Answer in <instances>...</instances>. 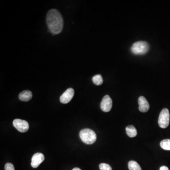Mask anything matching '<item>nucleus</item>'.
I'll return each instance as SVG.
<instances>
[{"mask_svg":"<svg viewBox=\"0 0 170 170\" xmlns=\"http://www.w3.org/2000/svg\"><path fill=\"white\" fill-rule=\"evenodd\" d=\"M46 23L49 30L53 34H58L62 32L63 20L62 15L56 9H51L47 14Z\"/></svg>","mask_w":170,"mask_h":170,"instance_id":"obj_1","label":"nucleus"},{"mask_svg":"<svg viewBox=\"0 0 170 170\" xmlns=\"http://www.w3.org/2000/svg\"><path fill=\"white\" fill-rule=\"evenodd\" d=\"M79 136L84 143L89 145L95 143L97 138L96 133L89 128L81 130L79 133Z\"/></svg>","mask_w":170,"mask_h":170,"instance_id":"obj_2","label":"nucleus"},{"mask_svg":"<svg viewBox=\"0 0 170 170\" xmlns=\"http://www.w3.org/2000/svg\"><path fill=\"white\" fill-rule=\"evenodd\" d=\"M148 43L145 41H138L133 44L131 50L134 54L142 55L146 53L149 50Z\"/></svg>","mask_w":170,"mask_h":170,"instance_id":"obj_3","label":"nucleus"},{"mask_svg":"<svg viewBox=\"0 0 170 170\" xmlns=\"http://www.w3.org/2000/svg\"><path fill=\"white\" fill-rule=\"evenodd\" d=\"M158 122L160 127L161 128L168 127L170 123V113L168 109L164 108L162 110L160 114Z\"/></svg>","mask_w":170,"mask_h":170,"instance_id":"obj_4","label":"nucleus"},{"mask_svg":"<svg viewBox=\"0 0 170 170\" xmlns=\"http://www.w3.org/2000/svg\"><path fill=\"white\" fill-rule=\"evenodd\" d=\"M13 125L20 132H26L29 129V124L25 120L15 119L13 121Z\"/></svg>","mask_w":170,"mask_h":170,"instance_id":"obj_5","label":"nucleus"},{"mask_svg":"<svg viewBox=\"0 0 170 170\" xmlns=\"http://www.w3.org/2000/svg\"><path fill=\"white\" fill-rule=\"evenodd\" d=\"M101 108L104 112L110 111L113 107V101L108 95H106L103 98L100 104Z\"/></svg>","mask_w":170,"mask_h":170,"instance_id":"obj_6","label":"nucleus"},{"mask_svg":"<svg viewBox=\"0 0 170 170\" xmlns=\"http://www.w3.org/2000/svg\"><path fill=\"white\" fill-rule=\"evenodd\" d=\"M74 90L72 88H69L65 91L60 97V102L63 104L69 103L73 98Z\"/></svg>","mask_w":170,"mask_h":170,"instance_id":"obj_7","label":"nucleus"},{"mask_svg":"<svg viewBox=\"0 0 170 170\" xmlns=\"http://www.w3.org/2000/svg\"><path fill=\"white\" fill-rule=\"evenodd\" d=\"M45 160V156L41 153H37L34 154L32 157L31 165L32 167L36 168L38 167Z\"/></svg>","mask_w":170,"mask_h":170,"instance_id":"obj_8","label":"nucleus"},{"mask_svg":"<svg viewBox=\"0 0 170 170\" xmlns=\"http://www.w3.org/2000/svg\"><path fill=\"white\" fill-rule=\"evenodd\" d=\"M138 103L139 104V110L140 112L146 113L149 110L150 107L149 103L144 96H140L138 100Z\"/></svg>","mask_w":170,"mask_h":170,"instance_id":"obj_9","label":"nucleus"},{"mask_svg":"<svg viewBox=\"0 0 170 170\" xmlns=\"http://www.w3.org/2000/svg\"><path fill=\"white\" fill-rule=\"evenodd\" d=\"M33 95L31 91L26 90L20 92L19 94V98L22 101L27 102L31 100L32 98Z\"/></svg>","mask_w":170,"mask_h":170,"instance_id":"obj_10","label":"nucleus"},{"mask_svg":"<svg viewBox=\"0 0 170 170\" xmlns=\"http://www.w3.org/2000/svg\"><path fill=\"white\" fill-rule=\"evenodd\" d=\"M128 136L130 138H134L136 137L137 135V131L136 128L132 125H129L126 128Z\"/></svg>","mask_w":170,"mask_h":170,"instance_id":"obj_11","label":"nucleus"},{"mask_svg":"<svg viewBox=\"0 0 170 170\" xmlns=\"http://www.w3.org/2000/svg\"><path fill=\"white\" fill-rule=\"evenodd\" d=\"M128 167L129 170H142L140 166L136 161H129L128 163Z\"/></svg>","mask_w":170,"mask_h":170,"instance_id":"obj_12","label":"nucleus"},{"mask_svg":"<svg viewBox=\"0 0 170 170\" xmlns=\"http://www.w3.org/2000/svg\"><path fill=\"white\" fill-rule=\"evenodd\" d=\"M92 81L96 85L100 86L102 84L103 82V79L100 74H97L92 78Z\"/></svg>","mask_w":170,"mask_h":170,"instance_id":"obj_13","label":"nucleus"},{"mask_svg":"<svg viewBox=\"0 0 170 170\" xmlns=\"http://www.w3.org/2000/svg\"><path fill=\"white\" fill-rule=\"evenodd\" d=\"M161 148L165 150H170V139H166L160 142Z\"/></svg>","mask_w":170,"mask_h":170,"instance_id":"obj_14","label":"nucleus"},{"mask_svg":"<svg viewBox=\"0 0 170 170\" xmlns=\"http://www.w3.org/2000/svg\"><path fill=\"white\" fill-rule=\"evenodd\" d=\"M99 168L100 170H112V168L110 165L105 163H102L99 165Z\"/></svg>","mask_w":170,"mask_h":170,"instance_id":"obj_15","label":"nucleus"},{"mask_svg":"<svg viewBox=\"0 0 170 170\" xmlns=\"http://www.w3.org/2000/svg\"><path fill=\"white\" fill-rule=\"evenodd\" d=\"M5 170H15L14 166L11 163H7L5 165Z\"/></svg>","mask_w":170,"mask_h":170,"instance_id":"obj_16","label":"nucleus"},{"mask_svg":"<svg viewBox=\"0 0 170 170\" xmlns=\"http://www.w3.org/2000/svg\"><path fill=\"white\" fill-rule=\"evenodd\" d=\"M159 170H169V169L167 166H162L160 167Z\"/></svg>","mask_w":170,"mask_h":170,"instance_id":"obj_17","label":"nucleus"},{"mask_svg":"<svg viewBox=\"0 0 170 170\" xmlns=\"http://www.w3.org/2000/svg\"><path fill=\"white\" fill-rule=\"evenodd\" d=\"M72 170H81V169H80V168H77V167H76V168H74V169H72Z\"/></svg>","mask_w":170,"mask_h":170,"instance_id":"obj_18","label":"nucleus"}]
</instances>
